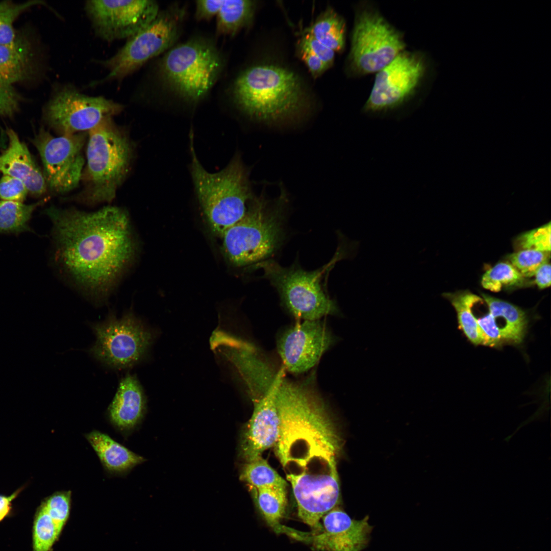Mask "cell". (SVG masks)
Instances as JSON below:
<instances>
[{
  "instance_id": "6da1fadb",
  "label": "cell",
  "mask_w": 551,
  "mask_h": 551,
  "mask_svg": "<svg viewBox=\"0 0 551 551\" xmlns=\"http://www.w3.org/2000/svg\"><path fill=\"white\" fill-rule=\"evenodd\" d=\"M54 258L86 295L105 300L137 253L127 211L106 206L92 212L51 206Z\"/></svg>"
},
{
  "instance_id": "7a4b0ae2",
  "label": "cell",
  "mask_w": 551,
  "mask_h": 551,
  "mask_svg": "<svg viewBox=\"0 0 551 551\" xmlns=\"http://www.w3.org/2000/svg\"><path fill=\"white\" fill-rule=\"evenodd\" d=\"M274 400L280 420L276 453L292 490L337 484L342 441L315 387H284L277 391Z\"/></svg>"
},
{
  "instance_id": "3957f363",
  "label": "cell",
  "mask_w": 551,
  "mask_h": 551,
  "mask_svg": "<svg viewBox=\"0 0 551 551\" xmlns=\"http://www.w3.org/2000/svg\"><path fill=\"white\" fill-rule=\"evenodd\" d=\"M233 95L248 116L268 123L297 118L307 102L297 75L275 65H258L244 71L235 82Z\"/></svg>"
},
{
  "instance_id": "277c9868",
  "label": "cell",
  "mask_w": 551,
  "mask_h": 551,
  "mask_svg": "<svg viewBox=\"0 0 551 551\" xmlns=\"http://www.w3.org/2000/svg\"><path fill=\"white\" fill-rule=\"evenodd\" d=\"M194 134L189 133L190 171L194 192L212 231L222 237L245 215L254 197L249 171L236 153L229 164L216 173L207 171L194 147Z\"/></svg>"
},
{
  "instance_id": "5b68a950",
  "label": "cell",
  "mask_w": 551,
  "mask_h": 551,
  "mask_svg": "<svg viewBox=\"0 0 551 551\" xmlns=\"http://www.w3.org/2000/svg\"><path fill=\"white\" fill-rule=\"evenodd\" d=\"M83 190L74 200L87 205L112 202L131 171L135 146L113 119L88 132Z\"/></svg>"
},
{
  "instance_id": "8992f818",
  "label": "cell",
  "mask_w": 551,
  "mask_h": 551,
  "mask_svg": "<svg viewBox=\"0 0 551 551\" xmlns=\"http://www.w3.org/2000/svg\"><path fill=\"white\" fill-rule=\"evenodd\" d=\"M287 203L284 191L274 199L254 196L243 217L221 237L223 254L232 265L252 269L277 253L285 238Z\"/></svg>"
},
{
  "instance_id": "52a82bcc",
  "label": "cell",
  "mask_w": 551,
  "mask_h": 551,
  "mask_svg": "<svg viewBox=\"0 0 551 551\" xmlns=\"http://www.w3.org/2000/svg\"><path fill=\"white\" fill-rule=\"evenodd\" d=\"M336 256L321 268L307 271L297 264L283 267L272 259L258 263L252 269L263 271V277L277 290L281 302L298 320L321 319L338 312L327 292V274L339 258Z\"/></svg>"
},
{
  "instance_id": "ba28073f",
  "label": "cell",
  "mask_w": 551,
  "mask_h": 551,
  "mask_svg": "<svg viewBox=\"0 0 551 551\" xmlns=\"http://www.w3.org/2000/svg\"><path fill=\"white\" fill-rule=\"evenodd\" d=\"M403 34L371 4L362 3L356 10L349 63L357 76L377 73L405 51Z\"/></svg>"
},
{
  "instance_id": "9c48e42d",
  "label": "cell",
  "mask_w": 551,
  "mask_h": 551,
  "mask_svg": "<svg viewBox=\"0 0 551 551\" xmlns=\"http://www.w3.org/2000/svg\"><path fill=\"white\" fill-rule=\"evenodd\" d=\"M222 66L216 48L207 41L195 39L169 51L161 70L173 91L188 102H196L211 88Z\"/></svg>"
},
{
  "instance_id": "30bf717a",
  "label": "cell",
  "mask_w": 551,
  "mask_h": 551,
  "mask_svg": "<svg viewBox=\"0 0 551 551\" xmlns=\"http://www.w3.org/2000/svg\"><path fill=\"white\" fill-rule=\"evenodd\" d=\"M123 106L103 96H90L65 85L53 94L44 109L47 124L59 135L88 133L121 112Z\"/></svg>"
},
{
  "instance_id": "8fae6325",
  "label": "cell",
  "mask_w": 551,
  "mask_h": 551,
  "mask_svg": "<svg viewBox=\"0 0 551 551\" xmlns=\"http://www.w3.org/2000/svg\"><path fill=\"white\" fill-rule=\"evenodd\" d=\"M182 12L172 8L159 13L146 28L131 37L113 56L101 61L108 74L98 83L122 80L176 41Z\"/></svg>"
},
{
  "instance_id": "7c38bea8",
  "label": "cell",
  "mask_w": 551,
  "mask_h": 551,
  "mask_svg": "<svg viewBox=\"0 0 551 551\" xmlns=\"http://www.w3.org/2000/svg\"><path fill=\"white\" fill-rule=\"evenodd\" d=\"M91 327L96 341L90 354L115 369L128 368L137 363L152 340L150 331L131 312L120 318L110 314L104 321Z\"/></svg>"
},
{
  "instance_id": "4fadbf2b",
  "label": "cell",
  "mask_w": 551,
  "mask_h": 551,
  "mask_svg": "<svg viewBox=\"0 0 551 551\" xmlns=\"http://www.w3.org/2000/svg\"><path fill=\"white\" fill-rule=\"evenodd\" d=\"M88 133L56 137L41 128L33 139L41 157L47 188L58 194L73 190L82 180L83 148Z\"/></svg>"
},
{
  "instance_id": "5bb4252c",
  "label": "cell",
  "mask_w": 551,
  "mask_h": 551,
  "mask_svg": "<svg viewBox=\"0 0 551 551\" xmlns=\"http://www.w3.org/2000/svg\"><path fill=\"white\" fill-rule=\"evenodd\" d=\"M240 375L254 404L253 413L241 445L243 457L248 462L275 445L279 437L280 420L273 391L258 366L249 363L242 368Z\"/></svg>"
},
{
  "instance_id": "9a60e30c",
  "label": "cell",
  "mask_w": 551,
  "mask_h": 551,
  "mask_svg": "<svg viewBox=\"0 0 551 551\" xmlns=\"http://www.w3.org/2000/svg\"><path fill=\"white\" fill-rule=\"evenodd\" d=\"M424 55L404 51L377 73L364 106L367 112L377 113L401 106L416 94L427 72Z\"/></svg>"
},
{
  "instance_id": "2e32d148",
  "label": "cell",
  "mask_w": 551,
  "mask_h": 551,
  "mask_svg": "<svg viewBox=\"0 0 551 551\" xmlns=\"http://www.w3.org/2000/svg\"><path fill=\"white\" fill-rule=\"evenodd\" d=\"M85 9L96 34L108 41L129 39L159 13L152 0L88 1Z\"/></svg>"
},
{
  "instance_id": "e0dca14e",
  "label": "cell",
  "mask_w": 551,
  "mask_h": 551,
  "mask_svg": "<svg viewBox=\"0 0 551 551\" xmlns=\"http://www.w3.org/2000/svg\"><path fill=\"white\" fill-rule=\"evenodd\" d=\"M335 340L322 319L299 320L279 337L277 347L285 370L300 374L313 368Z\"/></svg>"
},
{
  "instance_id": "ac0fdd59",
  "label": "cell",
  "mask_w": 551,
  "mask_h": 551,
  "mask_svg": "<svg viewBox=\"0 0 551 551\" xmlns=\"http://www.w3.org/2000/svg\"><path fill=\"white\" fill-rule=\"evenodd\" d=\"M368 517L357 520L338 508H334L323 517L319 530L310 532L298 531V541L322 551H360L366 545L371 526Z\"/></svg>"
},
{
  "instance_id": "d6986e66",
  "label": "cell",
  "mask_w": 551,
  "mask_h": 551,
  "mask_svg": "<svg viewBox=\"0 0 551 551\" xmlns=\"http://www.w3.org/2000/svg\"><path fill=\"white\" fill-rule=\"evenodd\" d=\"M6 135L8 145L0 154V172L21 181L32 194H44L47 187L43 173L27 146L13 130L8 129Z\"/></svg>"
},
{
  "instance_id": "ffe728a7",
  "label": "cell",
  "mask_w": 551,
  "mask_h": 551,
  "mask_svg": "<svg viewBox=\"0 0 551 551\" xmlns=\"http://www.w3.org/2000/svg\"><path fill=\"white\" fill-rule=\"evenodd\" d=\"M146 400L136 377L126 374L120 381L115 395L107 409L111 423L127 433L134 430L143 418Z\"/></svg>"
},
{
  "instance_id": "44dd1931",
  "label": "cell",
  "mask_w": 551,
  "mask_h": 551,
  "mask_svg": "<svg viewBox=\"0 0 551 551\" xmlns=\"http://www.w3.org/2000/svg\"><path fill=\"white\" fill-rule=\"evenodd\" d=\"M85 437L105 470L111 474H126L145 461L142 457L99 431L93 430L86 434Z\"/></svg>"
},
{
  "instance_id": "7402d4cb",
  "label": "cell",
  "mask_w": 551,
  "mask_h": 551,
  "mask_svg": "<svg viewBox=\"0 0 551 551\" xmlns=\"http://www.w3.org/2000/svg\"><path fill=\"white\" fill-rule=\"evenodd\" d=\"M32 56L27 41L17 38L9 44H0V85L13 86L29 77Z\"/></svg>"
},
{
  "instance_id": "603a6c76",
  "label": "cell",
  "mask_w": 551,
  "mask_h": 551,
  "mask_svg": "<svg viewBox=\"0 0 551 551\" xmlns=\"http://www.w3.org/2000/svg\"><path fill=\"white\" fill-rule=\"evenodd\" d=\"M482 296L493 317L502 318L504 322L500 331L503 343H520L528 324L525 312L506 301L485 293H482Z\"/></svg>"
},
{
  "instance_id": "cb8c5ba5",
  "label": "cell",
  "mask_w": 551,
  "mask_h": 551,
  "mask_svg": "<svg viewBox=\"0 0 551 551\" xmlns=\"http://www.w3.org/2000/svg\"><path fill=\"white\" fill-rule=\"evenodd\" d=\"M442 295L455 308L459 328L468 339L474 345H484L483 335L472 312L473 307L483 302L482 298L468 290L445 292Z\"/></svg>"
},
{
  "instance_id": "d4e9b609",
  "label": "cell",
  "mask_w": 551,
  "mask_h": 551,
  "mask_svg": "<svg viewBox=\"0 0 551 551\" xmlns=\"http://www.w3.org/2000/svg\"><path fill=\"white\" fill-rule=\"evenodd\" d=\"M249 487L267 523L277 533L283 534L286 526L281 524L280 521L284 515L287 504V487Z\"/></svg>"
},
{
  "instance_id": "484cf974",
  "label": "cell",
  "mask_w": 551,
  "mask_h": 551,
  "mask_svg": "<svg viewBox=\"0 0 551 551\" xmlns=\"http://www.w3.org/2000/svg\"><path fill=\"white\" fill-rule=\"evenodd\" d=\"M307 33L335 52L344 49L345 22L342 17L332 9L322 13L308 29Z\"/></svg>"
},
{
  "instance_id": "4316f807",
  "label": "cell",
  "mask_w": 551,
  "mask_h": 551,
  "mask_svg": "<svg viewBox=\"0 0 551 551\" xmlns=\"http://www.w3.org/2000/svg\"><path fill=\"white\" fill-rule=\"evenodd\" d=\"M255 8L254 2L248 0L223 1L217 13V31L220 34L234 35L249 24Z\"/></svg>"
},
{
  "instance_id": "83f0119b",
  "label": "cell",
  "mask_w": 551,
  "mask_h": 551,
  "mask_svg": "<svg viewBox=\"0 0 551 551\" xmlns=\"http://www.w3.org/2000/svg\"><path fill=\"white\" fill-rule=\"evenodd\" d=\"M39 202L29 205L21 202L0 201V233L18 234L31 231L29 221Z\"/></svg>"
},
{
  "instance_id": "f1b7e54d",
  "label": "cell",
  "mask_w": 551,
  "mask_h": 551,
  "mask_svg": "<svg viewBox=\"0 0 551 551\" xmlns=\"http://www.w3.org/2000/svg\"><path fill=\"white\" fill-rule=\"evenodd\" d=\"M240 478L249 487L256 488L287 486V482L262 456L247 462L242 470Z\"/></svg>"
},
{
  "instance_id": "f546056e",
  "label": "cell",
  "mask_w": 551,
  "mask_h": 551,
  "mask_svg": "<svg viewBox=\"0 0 551 551\" xmlns=\"http://www.w3.org/2000/svg\"><path fill=\"white\" fill-rule=\"evenodd\" d=\"M32 531L33 551H51L61 535L41 503L35 514Z\"/></svg>"
},
{
  "instance_id": "4dcf8cb0",
  "label": "cell",
  "mask_w": 551,
  "mask_h": 551,
  "mask_svg": "<svg viewBox=\"0 0 551 551\" xmlns=\"http://www.w3.org/2000/svg\"><path fill=\"white\" fill-rule=\"evenodd\" d=\"M524 280L525 278L512 264L499 262L483 274L481 284L491 291L498 292L503 288L520 286Z\"/></svg>"
},
{
  "instance_id": "1f68e13d",
  "label": "cell",
  "mask_w": 551,
  "mask_h": 551,
  "mask_svg": "<svg viewBox=\"0 0 551 551\" xmlns=\"http://www.w3.org/2000/svg\"><path fill=\"white\" fill-rule=\"evenodd\" d=\"M41 2L38 0L20 3L8 0L0 2V44L11 43L17 39L14 28L15 20L23 12Z\"/></svg>"
},
{
  "instance_id": "d6a6232c",
  "label": "cell",
  "mask_w": 551,
  "mask_h": 551,
  "mask_svg": "<svg viewBox=\"0 0 551 551\" xmlns=\"http://www.w3.org/2000/svg\"><path fill=\"white\" fill-rule=\"evenodd\" d=\"M71 491H59L45 498L41 503L61 533L70 515Z\"/></svg>"
},
{
  "instance_id": "836d02e7",
  "label": "cell",
  "mask_w": 551,
  "mask_h": 551,
  "mask_svg": "<svg viewBox=\"0 0 551 551\" xmlns=\"http://www.w3.org/2000/svg\"><path fill=\"white\" fill-rule=\"evenodd\" d=\"M508 258L510 264L524 278H530L534 276L541 265L548 261L550 252L522 249L509 255Z\"/></svg>"
},
{
  "instance_id": "e575fe53",
  "label": "cell",
  "mask_w": 551,
  "mask_h": 551,
  "mask_svg": "<svg viewBox=\"0 0 551 551\" xmlns=\"http://www.w3.org/2000/svg\"><path fill=\"white\" fill-rule=\"evenodd\" d=\"M550 222L521 234L515 240L519 250L532 249L550 252Z\"/></svg>"
},
{
  "instance_id": "d590c367",
  "label": "cell",
  "mask_w": 551,
  "mask_h": 551,
  "mask_svg": "<svg viewBox=\"0 0 551 551\" xmlns=\"http://www.w3.org/2000/svg\"><path fill=\"white\" fill-rule=\"evenodd\" d=\"M29 192L24 184L14 177L3 175L0 179V199L17 202H22Z\"/></svg>"
},
{
  "instance_id": "8d00e7d4",
  "label": "cell",
  "mask_w": 551,
  "mask_h": 551,
  "mask_svg": "<svg viewBox=\"0 0 551 551\" xmlns=\"http://www.w3.org/2000/svg\"><path fill=\"white\" fill-rule=\"evenodd\" d=\"M475 318L484 339V345L500 347L503 344L500 332L491 314L489 312L479 318L476 316Z\"/></svg>"
},
{
  "instance_id": "74e56055",
  "label": "cell",
  "mask_w": 551,
  "mask_h": 551,
  "mask_svg": "<svg viewBox=\"0 0 551 551\" xmlns=\"http://www.w3.org/2000/svg\"><path fill=\"white\" fill-rule=\"evenodd\" d=\"M20 97L13 86L0 85V115L9 116L18 109Z\"/></svg>"
},
{
  "instance_id": "f35d334b",
  "label": "cell",
  "mask_w": 551,
  "mask_h": 551,
  "mask_svg": "<svg viewBox=\"0 0 551 551\" xmlns=\"http://www.w3.org/2000/svg\"><path fill=\"white\" fill-rule=\"evenodd\" d=\"M301 42L329 67L333 64L335 53L334 51L319 42L308 33L303 37Z\"/></svg>"
},
{
  "instance_id": "ab89813d",
  "label": "cell",
  "mask_w": 551,
  "mask_h": 551,
  "mask_svg": "<svg viewBox=\"0 0 551 551\" xmlns=\"http://www.w3.org/2000/svg\"><path fill=\"white\" fill-rule=\"evenodd\" d=\"M299 49L303 60L314 77L319 76L329 68L301 41Z\"/></svg>"
},
{
  "instance_id": "60d3db41",
  "label": "cell",
  "mask_w": 551,
  "mask_h": 551,
  "mask_svg": "<svg viewBox=\"0 0 551 551\" xmlns=\"http://www.w3.org/2000/svg\"><path fill=\"white\" fill-rule=\"evenodd\" d=\"M223 0H206L196 2L195 16L198 20H208L217 14Z\"/></svg>"
},
{
  "instance_id": "b9f144b4",
  "label": "cell",
  "mask_w": 551,
  "mask_h": 551,
  "mask_svg": "<svg viewBox=\"0 0 551 551\" xmlns=\"http://www.w3.org/2000/svg\"><path fill=\"white\" fill-rule=\"evenodd\" d=\"M25 486L20 487L9 495L0 494V522L6 517L12 510V502L18 497Z\"/></svg>"
},
{
  "instance_id": "7bdbcfd3",
  "label": "cell",
  "mask_w": 551,
  "mask_h": 551,
  "mask_svg": "<svg viewBox=\"0 0 551 551\" xmlns=\"http://www.w3.org/2000/svg\"><path fill=\"white\" fill-rule=\"evenodd\" d=\"M550 264L548 261L541 265L537 269L534 276L535 283L540 289H544L550 285Z\"/></svg>"
}]
</instances>
